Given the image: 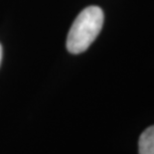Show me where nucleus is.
Wrapping results in <instances>:
<instances>
[{"instance_id":"obj_3","label":"nucleus","mask_w":154,"mask_h":154,"mask_svg":"<svg viewBox=\"0 0 154 154\" xmlns=\"http://www.w3.org/2000/svg\"><path fill=\"white\" fill-rule=\"evenodd\" d=\"M1 60H2V46L0 44V65H1Z\"/></svg>"},{"instance_id":"obj_1","label":"nucleus","mask_w":154,"mask_h":154,"mask_svg":"<svg viewBox=\"0 0 154 154\" xmlns=\"http://www.w3.org/2000/svg\"><path fill=\"white\" fill-rule=\"evenodd\" d=\"M103 11L99 6H88L77 16L69 31L67 49L72 54L88 50L96 40L103 25Z\"/></svg>"},{"instance_id":"obj_2","label":"nucleus","mask_w":154,"mask_h":154,"mask_svg":"<svg viewBox=\"0 0 154 154\" xmlns=\"http://www.w3.org/2000/svg\"><path fill=\"white\" fill-rule=\"evenodd\" d=\"M139 154H154V125L144 130L138 141Z\"/></svg>"}]
</instances>
